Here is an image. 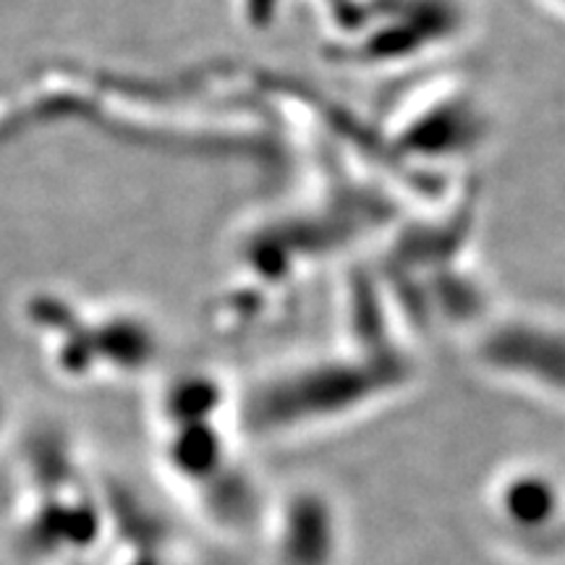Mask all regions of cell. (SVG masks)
Listing matches in <instances>:
<instances>
[{"instance_id": "2", "label": "cell", "mask_w": 565, "mask_h": 565, "mask_svg": "<svg viewBox=\"0 0 565 565\" xmlns=\"http://www.w3.org/2000/svg\"><path fill=\"white\" fill-rule=\"evenodd\" d=\"M335 545L333 515L320 500H299L282 515L280 557L286 565H328Z\"/></svg>"}, {"instance_id": "1", "label": "cell", "mask_w": 565, "mask_h": 565, "mask_svg": "<svg viewBox=\"0 0 565 565\" xmlns=\"http://www.w3.org/2000/svg\"><path fill=\"white\" fill-rule=\"evenodd\" d=\"M494 513L500 526L526 540V536L550 532L557 526V515L565 513L557 487L550 479L536 477H513L494 494Z\"/></svg>"}]
</instances>
